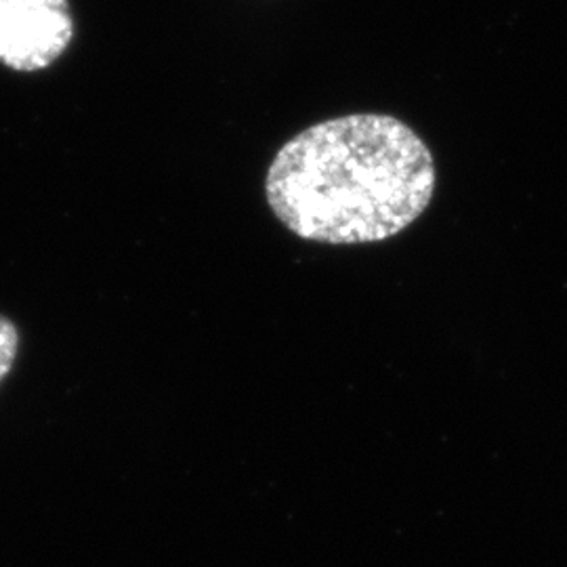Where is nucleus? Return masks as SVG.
<instances>
[{"instance_id": "1", "label": "nucleus", "mask_w": 567, "mask_h": 567, "mask_svg": "<svg viewBox=\"0 0 567 567\" xmlns=\"http://www.w3.org/2000/svg\"><path fill=\"white\" fill-rule=\"evenodd\" d=\"M435 163L405 122L349 114L284 143L269 164L274 215L309 243H385L421 219L435 194Z\"/></svg>"}, {"instance_id": "2", "label": "nucleus", "mask_w": 567, "mask_h": 567, "mask_svg": "<svg viewBox=\"0 0 567 567\" xmlns=\"http://www.w3.org/2000/svg\"><path fill=\"white\" fill-rule=\"evenodd\" d=\"M74 37L68 0H0V63L37 72L60 60Z\"/></svg>"}, {"instance_id": "3", "label": "nucleus", "mask_w": 567, "mask_h": 567, "mask_svg": "<svg viewBox=\"0 0 567 567\" xmlns=\"http://www.w3.org/2000/svg\"><path fill=\"white\" fill-rule=\"evenodd\" d=\"M18 347H20L18 326L13 324L9 318L0 316V381L13 368V362L18 358Z\"/></svg>"}]
</instances>
